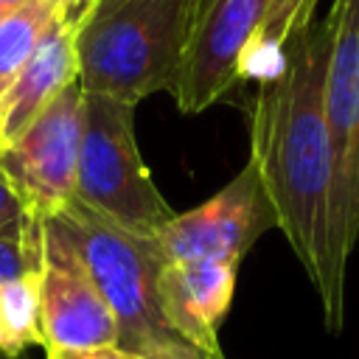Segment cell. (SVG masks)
I'll return each instance as SVG.
<instances>
[{
	"mask_svg": "<svg viewBox=\"0 0 359 359\" xmlns=\"http://www.w3.org/2000/svg\"><path fill=\"white\" fill-rule=\"evenodd\" d=\"M328 22H311L289 42L280 65L258 81L250 109V163L255 165L278 230L306 269L323 323L339 334L345 269L334 255V146L325 121Z\"/></svg>",
	"mask_w": 359,
	"mask_h": 359,
	"instance_id": "1",
	"label": "cell"
},
{
	"mask_svg": "<svg viewBox=\"0 0 359 359\" xmlns=\"http://www.w3.org/2000/svg\"><path fill=\"white\" fill-rule=\"evenodd\" d=\"M269 0H194L191 36L171 90L180 112H202L238 87Z\"/></svg>",
	"mask_w": 359,
	"mask_h": 359,
	"instance_id": "8",
	"label": "cell"
},
{
	"mask_svg": "<svg viewBox=\"0 0 359 359\" xmlns=\"http://www.w3.org/2000/svg\"><path fill=\"white\" fill-rule=\"evenodd\" d=\"M81 258L118 325V348L135 359H202L168 320L151 238L132 236L76 199L48 219Z\"/></svg>",
	"mask_w": 359,
	"mask_h": 359,
	"instance_id": "3",
	"label": "cell"
},
{
	"mask_svg": "<svg viewBox=\"0 0 359 359\" xmlns=\"http://www.w3.org/2000/svg\"><path fill=\"white\" fill-rule=\"evenodd\" d=\"M194 20V0H87L76 17L79 84L135 107L171 93Z\"/></svg>",
	"mask_w": 359,
	"mask_h": 359,
	"instance_id": "2",
	"label": "cell"
},
{
	"mask_svg": "<svg viewBox=\"0 0 359 359\" xmlns=\"http://www.w3.org/2000/svg\"><path fill=\"white\" fill-rule=\"evenodd\" d=\"M202 359H227V356H224V351L219 348V351H210V353H202Z\"/></svg>",
	"mask_w": 359,
	"mask_h": 359,
	"instance_id": "19",
	"label": "cell"
},
{
	"mask_svg": "<svg viewBox=\"0 0 359 359\" xmlns=\"http://www.w3.org/2000/svg\"><path fill=\"white\" fill-rule=\"evenodd\" d=\"M31 345H42L39 272L0 283V356L17 359Z\"/></svg>",
	"mask_w": 359,
	"mask_h": 359,
	"instance_id": "14",
	"label": "cell"
},
{
	"mask_svg": "<svg viewBox=\"0 0 359 359\" xmlns=\"http://www.w3.org/2000/svg\"><path fill=\"white\" fill-rule=\"evenodd\" d=\"M0 93H3V87H0Z\"/></svg>",
	"mask_w": 359,
	"mask_h": 359,
	"instance_id": "22",
	"label": "cell"
},
{
	"mask_svg": "<svg viewBox=\"0 0 359 359\" xmlns=\"http://www.w3.org/2000/svg\"><path fill=\"white\" fill-rule=\"evenodd\" d=\"M0 359H6V356H0Z\"/></svg>",
	"mask_w": 359,
	"mask_h": 359,
	"instance_id": "23",
	"label": "cell"
},
{
	"mask_svg": "<svg viewBox=\"0 0 359 359\" xmlns=\"http://www.w3.org/2000/svg\"><path fill=\"white\" fill-rule=\"evenodd\" d=\"M81 11L73 0H28L17 8L0 14V87L6 90L8 81L22 70L31 59L53 20L65 11Z\"/></svg>",
	"mask_w": 359,
	"mask_h": 359,
	"instance_id": "13",
	"label": "cell"
},
{
	"mask_svg": "<svg viewBox=\"0 0 359 359\" xmlns=\"http://www.w3.org/2000/svg\"><path fill=\"white\" fill-rule=\"evenodd\" d=\"M0 14H3V8H0Z\"/></svg>",
	"mask_w": 359,
	"mask_h": 359,
	"instance_id": "21",
	"label": "cell"
},
{
	"mask_svg": "<svg viewBox=\"0 0 359 359\" xmlns=\"http://www.w3.org/2000/svg\"><path fill=\"white\" fill-rule=\"evenodd\" d=\"M45 359H135L121 348H84V351H45Z\"/></svg>",
	"mask_w": 359,
	"mask_h": 359,
	"instance_id": "17",
	"label": "cell"
},
{
	"mask_svg": "<svg viewBox=\"0 0 359 359\" xmlns=\"http://www.w3.org/2000/svg\"><path fill=\"white\" fill-rule=\"evenodd\" d=\"M132 115L129 104L84 93L73 199L132 236L154 238L174 210L140 157Z\"/></svg>",
	"mask_w": 359,
	"mask_h": 359,
	"instance_id": "4",
	"label": "cell"
},
{
	"mask_svg": "<svg viewBox=\"0 0 359 359\" xmlns=\"http://www.w3.org/2000/svg\"><path fill=\"white\" fill-rule=\"evenodd\" d=\"M39 331L45 351L118 348V325L67 238L45 222L39 266Z\"/></svg>",
	"mask_w": 359,
	"mask_h": 359,
	"instance_id": "9",
	"label": "cell"
},
{
	"mask_svg": "<svg viewBox=\"0 0 359 359\" xmlns=\"http://www.w3.org/2000/svg\"><path fill=\"white\" fill-rule=\"evenodd\" d=\"M238 264L163 261L160 292L171 325L202 353L219 351V325L230 311Z\"/></svg>",
	"mask_w": 359,
	"mask_h": 359,
	"instance_id": "11",
	"label": "cell"
},
{
	"mask_svg": "<svg viewBox=\"0 0 359 359\" xmlns=\"http://www.w3.org/2000/svg\"><path fill=\"white\" fill-rule=\"evenodd\" d=\"M22 3H28V0H0V8L8 11V8H17V6H22Z\"/></svg>",
	"mask_w": 359,
	"mask_h": 359,
	"instance_id": "18",
	"label": "cell"
},
{
	"mask_svg": "<svg viewBox=\"0 0 359 359\" xmlns=\"http://www.w3.org/2000/svg\"><path fill=\"white\" fill-rule=\"evenodd\" d=\"M278 227L275 210L255 165H247L208 202L174 213L151 238L165 261H227L241 264L250 247Z\"/></svg>",
	"mask_w": 359,
	"mask_h": 359,
	"instance_id": "7",
	"label": "cell"
},
{
	"mask_svg": "<svg viewBox=\"0 0 359 359\" xmlns=\"http://www.w3.org/2000/svg\"><path fill=\"white\" fill-rule=\"evenodd\" d=\"M76 17L79 11L65 8L22 70L0 93V149L14 143L67 84L79 81Z\"/></svg>",
	"mask_w": 359,
	"mask_h": 359,
	"instance_id": "10",
	"label": "cell"
},
{
	"mask_svg": "<svg viewBox=\"0 0 359 359\" xmlns=\"http://www.w3.org/2000/svg\"><path fill=\"white\" fill-rule=\"evenodd\" d=\"M22 219H31V216H28L22 199L17 196L14 185L8 182V177L0 171V230L17 224V222H22Z\"/></svg>",
	"mask_w": 359,
	"mask_h": 359,
	"instance_id": "16",
	"label": "cell"
},
{
	"mask_svg": "<svg viewBox=\"0 0 359 359\" xmlns=\"http://www.w3.org/2000/svg\"><path fill=\"white\" fill-rule=\"evenodd\" d=\"M320 0H269L266 14L255 31V39L244 56L241 79L261 81L278 65L283 50L294 36H300L314 22V8Z\"/></svg>",
	"mask_w": 359,
	"mask_h": 359,
	"instance_id": "12",
	"label": "cell"
},
{
	"mask_svg": "<svg viewBox=\"0 0 359 359\" xmlns=\"http://www.w3.org/2000/svg\"><path fill=\"white\" fill-rule=\"evenodd\" d=\"M73 3H76V8H81V6L87 3V0H73Z\"/></svg>",
	"mask_w": 359,
	"mask_h": 359,
	"instance_id": "20",
	"label": "cell"
},
{
	"mask_svg": "<svg viewBox=\"0 0 359 359\" xmlns=\"http://www.w3.org/2000/svg\"><path fill=\"white\" fill-rule=\"evenodd\" d=\"M81 121L84 90L73 81L14 143L0 149V171L14 185L28 216L42 224L73 202Z\"/></svg>",
	"mask_w": 359,
	"mask_h": 359,
	"instance_id": "6",
	"label": "cell"
},
{
	"mask_svg": "<svg viewBox=\"0 0 359 359\" xmlns=\"http://www.w3.org/2000/svg\"><path fill=\"white\" fill-rule=\"evenodd\" d=\"M42 230L36 219H22L0 230V283L17 280L42 266Z\"/></svg>",
	"mask_w": 359,
	"mask_h": 359,
	"instance_id": "15",
	"label": "cell"
},
{
	"mask_svg": "<svg viewBox=\"0 0 359 359\" xmlns=\"http://www.w3.org/2000/svg\"><path fill=\"white\" fill-rule=\"evenodd\" d=\"M325 121L334 146V255L342 269L359 238V0L325 14Z\"/></svg>",
	"mask_w": 359,
	"mask_h": 359,
	"instance_id": "5",
	"label": "cell"
}]
</instances>
